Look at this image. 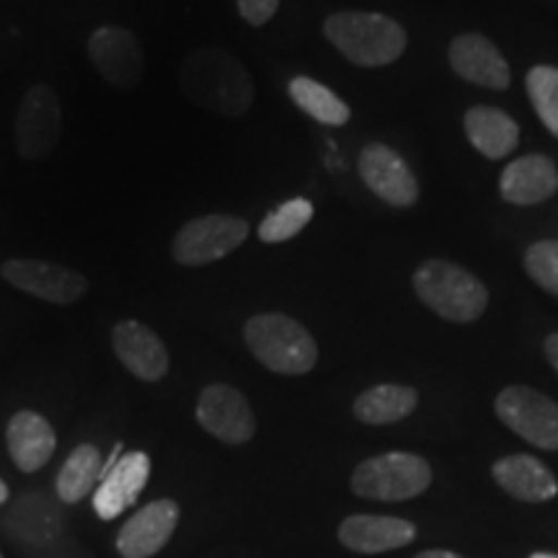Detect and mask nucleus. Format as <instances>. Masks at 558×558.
Listing matches in <instances>:
<instances>
[{"label": "nucleus", "instance_id": "nucleus-21", "mask_svg": "<svg viewBox=\"0 0 558 558\" xmlns=\"http://www.w3.org/2000/svg\"><path fill=\"white\" fill-rule=\"evenodd\" d=\"M465 135L481 156L499 160L514 153L520 143V128L507 111L494 107H473L465 111Z\"/></svg>", "mask_w": 558, "mask_h": 558}, {"label": "nucleus", "instance_id": "nucleus-12", "mask_svg": "<svg viewBox=\"0 0 558 558\" xmlns=\"http://www.w3.org/2000/svg\"><path fill=\"white\" fill-rule=\"evenodd\" d=\"M360 177L375 197L393 207H411L418 199V184L409 163L383 143L367 145L360 153Z\"/></svg>", "mask_w": 558, "mask_h": 558}, {"label": "nucleus", "instance_id": "nucleus-4", "mask_svg": "<svg viewBox=\"0 0 558 558\" xmlns=\"http://www.w3.org/2000/svg\"><path fill=\"white\" fill-rule=\"evenodd\" d=\"M414 290L418 300L452 324H471L488 305V292L469 269L445 259H429L416 269Z\"/></svg>", "mask_w": 558, "mask_h": 558}, {"label": "nucleus", "instance_id": "nucleus-33", "mask_svg": "<svg viewBox=\"0 0 558 558\" xmlns=\"http://www.w3.org/2000/svg\"><path fill=\"white\" fill-rule=\"evenodd\" d=\"M0 558H3V556H0Z\"/></svg>", "mask_w": 558, "mask_h": 558}, {"label": "nucleus", "instance_id": "nucleus-9", "mask_svg": "<svg viewBox=\"0 0 558 558\" xmlns=\"http://www.w3.org/2000/svg\"><path fill=\"white\" fill-rule=\"evenodd\" d=\"M88 58L99 75L120 90H135L143 83L145 58L140 41L122 26H101L90 34Z\"/></svg>", "mask_w": 558, "mask_h": 558}, {"label": "nucleus", "instance_id": "nucleus-19", "mask_svg": "<svg viewBox=\"0 0 558 558\" xmlns=\"http://www.w3.org/2000/svg\"><path fill=\"white\" fill-rule=\"evenodd\" d=\"M499 192L512 205H541L558 192V169L548 156L518 158L501 171Z\"/></svg>", "mask_w": 558, "mask_h": 558}, {"label": "nucleus", "instance_id": "nucleus-27", "mask_svg": "<svg viewBox=\"0 0 558 558\" xmlns=\"http://www.w3.org/2000/svg\"><path fill=\"white\" fill-rule=\"evenodd\" d=\"M525 269L533 282L558 295V241H538L527 248Z\"/></svg>", "mask_w": 558, "mask_h": 558}, {"label": "nucleus", "instance_id": "nucleus-18", "mask_svg": "<svg viewBox=\"0 0 558 558\" xmlns=\"http://www.w3.org/2000/svg\"><path fill=\"white\" fill-rule=\"evenodd\" d=\"M5 442L13 463L24 473H34L50 463L58 437H54L52 424L37 411H19L11 416L9 429H5Z\"/></svg>", "mask_w": 558, "mask_h": 558}, {"label": "nucleus", "instance_id": "nucleus-1", "mask_svg": "<svg viewBox=\"0 0 558 558\" xmlns=\"http://www.w3.org/2000/svg\"><path fill=\"white\" fill-rule=\"evenodd\" d=\"M181 88L197 107L226 117H241L254 101L248 73L239 60L220 50L190 54L181 65Z\"/></svg>", "mask_w": 558, "mask_h": 558}, {"label": "nucleus", "instance_id": "nucleus-3", "mask_svg": "<svg viewBox=\"0 0 558 558\" xmlns=\"http://www.w3.org/2000/svg\"><path fill=\"white\" fill-rule=\"evenodd\" d=\"M243 339L256 360L271 373L305 375L316 367V339L303 324L284 313H262L254 316L243 329Z\"/></svg>", "mask_w": 558, "mask_h": 558}, {"label": "nucleus", "instance_id": "nucleus-15", "mask_svg": "<svg viewBox=\"0 0 558 558\" xmlns=\"http://www.w3.org/2000/svg\"><path fill=\"white\" fill-rule=\"evenodd\" d=\"M111 347L124 367L140 380L156 383L169 373V349L140 320H122L111 331Z\"/></svg>", "mask_w": 558, "mask_h": 558}, {"label": "nucleus", "instance_id": "nucleus-22", "mask_svg": "<svg viewBox=\"0 0 558 558\" xmlns=\"http://www.w3.org/2000/svg\"><path fill=\"white\" fill-rule=\"evenodd\" d=\"M418 393L409 386H396V383H383L365 390L357 401H354V416L362 424H373V427H383V424H393L407 418L411 411L416 409Z\"/></svg>", "mask_w": 558, "mask_h": 558}, {"label": "nucleus", "instance_id": "nucleus-16", "mask_svg": "<svg viewBox=\"0 0 558 558\" xmlns=\"http://www.w3.org/2000/svg\"><path fill=\"white\" fill-rule=\"evenodd\" d=\"M150 476V458L145 452H128L104 473L101 486L94 494V509L101 520L120 518L143 494Z\"/></svg>", "mask_w": 558, "mask_h": 558}, {"label": "nucleus", "instance_id": "nucleus-30", "mask_svg": "<svg viewBox=\"0 0 558 558\" xmlns=\"http://www.w3.org/2000/svg\"><path fill=\"white\" fill-rule=\"evenodd\" d=\"M416 558H463V556L452 554V550H422Z\"/></svg>", "mask_w": 558, "mask_h": 558}, {"label": "nucleus", "instance_id": "nucleus-28", "mask_svg": "<svg viewBox=\"0 0 558 558\" xmlns=\"http://www.w3.org/2000/svg\"><path fill=\"white\" fill-rule=\"evenodd\" d=\"M279 9V0H239L241 16L248 21L251 26H264L271 21Z\"/></svg>", "mask_w": 558, "mask_h": 558}, {"label": "nucleus", "instance_id": "nucleus-26", "mask_svg": "<svg viewBox=\"0 0 558 558\" xmlns=\"http://www.w3.org/2000/svg\"><path fill=\"white\" fill-rule=\"evenodd\" d=\"M527 96L533 109L538 111L541 122L546 124L550 135L558 137V68L538 65L525 78Z\"/></svg>", "mask_w": 558, "mask_h": 558}, {"label": "nucleus", "instance_id": "nucleus-6", "mask_svg": "<svg viewBox=\"0 0 558 558\" xmlns=\"http://www.w3.org/2000/svg\"><path fill=\"white\" fill-rule=\"evenodd\" d=\"M248 239V222L235 215H205L194 218L179 230L171 254L184 267H205L226 259Z\"/></svg>", "mask_w": 558, "mask_h": 558}, {"label": "nucleus", "instance_id": "nucleus-20", "mask_svg": "<svg viewBox=\"0 0 558 558\" xmlns=\"http://www.w3.org/2000/svg\"><path fill=\"white\" fill-rule=\"evenodd\" d=\"M494 481L505 488L509 497L530 501H548L558 494V481L538 458L533 456H507L494 463Z\"/></svg>", "mask_w": 558, "mask_h": 558}, {"label": "nucleus", "instance_id": "nucleus-8", "mask_svg": "<svg viewBox=\"0 0 558 558\" xmlns=\"http://www.w3.org/2000/svg\"><path fill=\"white\" fill-rule=\"evenodd\" d=\"M62 132V107L50 86H32L24 94L16 117V148L26 160L47 158Z\"/></svg>", "mask_w": 558, "mask_h": 558}, {"label": "nucleus", "instance_id": "nucleus-10", "mask_svg": "<svg viewBox=\"0 0 558 558\" xmlns=\"http://www.w3.org/2000/svg\"><path fill=\"white\" fill-rule=\"evenodd\" d=\"M0 275L13 288L29 295L47 300L54 305L75 303L88 290V279L78 271L60 267V264L37 259H11L3 264Z\"/></svg>", "mask_w": 558, "mask_h": 558}, {"label": "nucleus", "instance_id": "nucleus-5", "mask_svg": "<svg viewBox=\"0 0 558 558\" xmlns=\"http://www.w3.org/2000/svg\"><path fill=\"white\" fill-rule=\"evenodd\" d=\"M432 484V469L414 452H386L360 463L352 473V492L362 499L403 501L418 497Z\"/></svg>", "mask_w": 558, "mask_h": 558}, {"label": "nucleus", "instance_id": "nucleus-23", "mask_svg": "<svg viewBox=\"0 0 558 558\" xmlns=\"http://www.w3.org/2000/svg\"><path fill=\"white\" fill-rule=\"evenodd\" d=\"M104 476V460L99 448L94 445H78L65 460L58 473V494L62 501L75 505L94 492Z\"/></svg>", "mask_w": 558, "mask_h": 558}, {"label": "nucleus", "instance_id": "nucleus-14", "mask_svg": "<svg viewBox=\"0 0 558 558\" xmlns=\"http://www.w3.org/2000/svg\"><path fill=\"white\" fill-rule=\"evenodd\" d=\"M450 65L463 81L476 83L481 88L505 90L512 83L507 60L501 58L494 41H488L484 34H460L450 41Z\"/></svg>", "mask_w": 558, "mask_h": 558}, {"label": "nucleus", "instance_id": "nucleus-7", "mask_svg": "<svg viewBox=\"0 0 558 558\" xmlns=\"http://www.w3.org/2000/svg\"><path fill=\"white\" fill-rule=\"evenodd\" d=\"M497 416L541 450H558V403L527 386H509L497 396Z\"/></svg>", "mask_w": 558, "mask_h": 558}, {"label": "nucleus", "instance_id": "nucleus-31", "mask_svg": "<svg viewBox=\"0 0 558 558\" xmlns=\"http://www.w3.org/2000/svg\"><path fill=\"white\" fill-rule=\"evenodd\" d=\"M9 501V486H5V481L0 478V505H5Z\"/></svg>", "mask_w": 558, "mask_h": 558}, {"label": "nucleus", "instance_id": "nucleus-2", "mask_svg": "<svg viewBox=\"0 0 558 558\" xmlns=\"http://www.w3.org/2000/svg\"><path fill=\"white\" fill-rule=\"evenodd\" d=\"M324 34L349 62L383 68L407 50V32L399 21L367 11H341L326 19Z\"/></svg>", "mask_w": 558, "mask_h": 558}, {"label": "nucleus", "instance_id": "nucleus-25", "mask_svg": "<svg viewBox=\"0 0 558 558\" xmlns=\"http://www.w3.org/2000/svg\"><path fill=\"white\" fill-rule=\"evenodd\" d=\"M313 220V205L308 199H290L275 213H269L259 226V239L264 243H282L295 235Z\"/></svg>", "mask_w": 558, "mask_h": 558}, {"label": "nucleus", "instance_id": "nucleus-24", "mask_svg": "<svg viewBox=\"0 0 558 558\" xmlns=\"http://www.w3.org/2000/svg\"><path fill=\"white\" fill-rule=\"evenodd\" d=\"M290 96L305 114L320 124H329V128H341L352 117L347 104L331 88H326L324 83L313 78H305V75H298V78L290 81Z\"/></svg>", "mask_w": 558, "mask_h": 558}, {"label": "nucleus", "instance_id": "nucleus-17", "mask_svg": "<svg viewBox=\"0 0 558 558\" xmlns=\"http://www.w3.org/2000/svg\"><path fill=\"white\" fill-rule=\"evenodd\" d=\"M416 538L414 522L383 514H352L339 525V541L354 554H386Z\"/></svg>", "mask_w": 558, "mask_h": 558}, {"label": "nucleus", "instance_id": "nucleus-29", "mask_svg": "<svg viewBox=\"0 0 558 558\" xmlns=\"http://www.w3.org/2000/svg\"><path fill=\"white\" fill-rule=\"evenodd\" d=\"M543 349H546V357L558 373V333H550V337L546 339V344H543Z\"/></svg>", "mask_w": 558, "mask_h": 558}, {"label": "nucleus", "instance_id": "nucleus-11", "mask_svg": "<svg viewBox=\"0 0 558 558\" xmlns=\"http://www.w3.org/2000/svg\"><path fill=\"white\" fill-rule=\"evenodd\" d=\"M197 422L209 435L228 445H243L254 437L256 418L246 396L239 388L215 383L202 390L197 401Z\"/></svg>", "mask_w": 558, "mask_h": 558}, {"label": "nucleus", "instance_id": "nucleus-32", "mask_svg": "<svg viewBox=\"0 0 558 558\" xmlns=\"http://www.w3.org/2000/svg\"><path fill=\"white\" fill-rule=\"evenodd\" d=\"M530 558H558V556H554V554H533Z\"/></svg>", "mask_w": 558, "mask_h": 558}, {"label": "nucleus", "instance_id": "nucleus-13", "mask_svg": "<svg viewBox=\"0 0 558 558\" xmlns=\"http://www.w3.org/2000/svg\"><path fill=\"white\" fill-rule=\"evenodd\" d=\"M181 509L173 499H156L124 522L117 535L122 558H150L166 548L179 525Z\"/></svg>", "mask_w": 558, "mask_h": 558}]
</instances>
